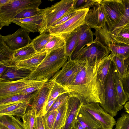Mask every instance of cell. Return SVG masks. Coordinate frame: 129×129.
<instances>
[{
    "mask_svg": "<svg viewBox=\"0 0 129 129\" xmlns=\"http://www.w3.org/2000/svg\"><path fill=\"white\" fill-rule=\"evenodd\" d=\"M104 58L90 63H79V70L74 80L65 87L70 95L78 98L82 104L94 102L101 106L104 103V87L98 76Z\"/></svg>",
    "mask_w": 129,
    "mask_h": 129,
    "instance_id": "cell-1",
    "label": "cell"
},
{
    "mask_svg": "<svg viewBox=\"0 0 129 129\" xmlns=\"http://www.w3.org/2000/svg\"><path fill=\"white\" fill-rule=\"evenodd\" d=\"M69 57L66 54L65 45L47 54L37 68L32 72L28 79L37 81H48L63 67Z\"/></svg>",
    "mask_w": 129,
    "mask_h": 129,
    "instance_id": "cell-2",
    "label": "cell"
},
{
    "mask_svg": "<svg viewBox=\"0 0 129 129\" xmlns=\"http://www.w3.org/2000/svg\"><path fill=\"white\" fill-rule=\"evenodd\" d=\"M77 119L84 122L90 129H113L116 123L113 117L99 103L94 102L82 104Z\"/></svg>",
    "mask_w": 129,
    "mask_h": 129,
    "instance_id": "cell-3",
    "label": "cell"
},
{
    "mask_svg": "<svg viewBox=\"0 0 129 129\" xmlns=\"http://www.w3.org/2000/svg\"><path fill=\"white\" fill-rule=\"evenodd\" d=\"M75 0H62L50 7L41 9L43 16L39 30L40 34L46 31L56 21L73 9Z\"/></svg>",
    "mask_w": 129,
    "mask_h": 129,
    "instance_id": "cell-4",
    "label": "cell"
},
{
    "mask_svg": "<svg viewBox=\"0 0 129 129\" xmlns=\"http://www.w3.org/2000/svg\"><path fill=\"white\" fill-rule=\"evenodd\" d=\"M42 3L41 0H12L0 7V29L4 26H9L15 16L23 10L39 8Z\"/></svg>",
    "mask_w": 129,
    "mask_h": 129,
    "instance_id": "cell-5",
    "label": "cell"
},
{
    "mask_svg": "<svg viewBox=\"0 0 129 129\" xmlns=\"http://www.w3.org/2000/svg\"><path fill=\"white\" fill-rule=\"evenodd\" d=\"M116 68L112 60L105 81L104 87V102L101 105L104 110L113 117L123 108L118 103L116 98L114 84Z\"/></svg>",
    "mask_w": 129,
    "mask_h": 129,
    "instance_id": "cell-6",
    "label": "cell"
},
{
    "mask_svg": "<svg viewBox=\"0 0 129 129\" xmlns=\"http://www.w3.org/2000/svg\"><path fill=\"white\" fill-rule=\"evenodd\" d=\"M110 52L107 46L94 40L70 58L79 63H86L101 60L109 55Z\"/></svg>",
    "mask_w": 129,
    "mask_h": 129,
    "instance_id": "cell-7",
    "label": "cell"
},
{
    "mask_svg": "<svg viewBox=\"0 0 129 129\" xmlns=\"http://www.w3.org/2000/svg\"><path fill=\"white\" fill-rule=\"evenodd\" d=\"M94 41L99 42L107 46L111 53L121 58H129V44L114 41L111 37L106 25L103 27L95 29Z\"/></svg>",
    "mask_w": 129,
    "mask_h": 129,
    "instance_id": "cell-8",
    "label": "cell"
},
{
    "mask_svg": "<svg viewBox=\"0 0 129 129\" xmlns=\"http://www.w3.org/2000/svg\"><path fill=\"white\" fill-rule=\"evenodd\" d=\"M89 9L78 10L73 17L64 23L49 28L46 32L50 34L65 39L77 28L85 24V18Z\"/></svg>",
    "mask_w": 129,
    "mask_h": 129,
    "instance_id": "cell-9",
    "label": "cell"
},
{
    "mask_svg": "<svg viewBox=\"0 0 129 129\" xmlns=\"http://www.w3.org/2000/svg\"><path fill=\"white\" fill-rule=\"evenodd\" d=\"M106 22L109 30L114 28L119 22L125 12L123 0H100Z\"/></svg>",
    "mask_w": 129,
    "mask_h": 129,
    "instance_id": "cell-10",
    "label": "cell"
},
{
    "mask_svg": "<svg viewBox=\"0 0 129 129\" xmlns=\"http://www.w3.org/2000/svg\"><path fill=\"white\" fill-rule=\"evenodd\" d=\"M79 69V63L69 57L61 69L48 81L55 82L64 87L67 86L74 81Z\"/></svg>",
    "mask_w": 129,
    "mask_h": 129,
    "instance_id": "cell-11",
    "label": "cell"
},
{
    "mask_svg": "<svg viewBox=\"0 0 129 129\" xmlns=\"http://www.w3.org/2000/svg\"><path fill=\"white\" fill-rule=\"evenodd\" d=\"M38 82L29 80L28 77L17 81H0V99L16 95Z\"/></svg>",
    "mask_w": 129,
    "mask_h": 129,
    "instance_id": "cell-12",
    "label": "cell"
},
{
    "mask_svg": "<svg viewBox=\"0 0 129 129\" xmlns=\"http://www.w3.org/2000/svg\"><path fill=\"white\" fill-rule=\"evenodd\" d=\"M0 38L10 49L14 51L28 45L32 40L29 36V33L22 28L12 34L6 36L0 35Z\"/></svg>",
    "mask_w": 129,
    "mask_h": 129,
    "instance_id": "cell-13",
    "label": "cell"
},
{
    "mask_svg": "<svg viewBox=\"0 0 129 129\" xmlns=\"http://www.w3.org/2000/svg\"><path fill=\"white\" fill-rule=\"evenodd\" d=\"M100 1V0L96 5L89 9L85 16V24L90 28H100L106 25L105 16Z\"/></svg>",
    "mask_w": 129,
    "mask_h": 129,
    "instance_id": "cell-14",
    "label": "cell"
},
{
    "mask_svg": "<svg viewBox=\"0 0 129 129\" xmlns=\"http://www.w3.org/2000/svg\"><path fill=\"white\" fill-rule=\"evenodd\" d=\"M49 92V86L46 82L33 94L30 108L35 110L37 117L40 115H45Z\"/></svg>",
    "mask_w": 129,
    "mask_h": 129,
    "instance_id": "cell-15",
    "label": "cell"
},
{
    "mask_svg": "<svg viewBox=\"0 0 129 129\" xmlns=\"http://www.w3.org/2000/svg\"><path fill=\"white\" fill-rule=\"evenodd\" d=\"M82 104L78 98L70 95L67 102L66 122L61 129H72L73 127Z\"/></svg>",
    "mask_w": 129,
    "mask_h": 129,
    "instance_id": "cell-16",
    "label": "cell"
},
{
    "mask_svg": "<svg viewBox=\"0 0 129 129\" xmlns=\"http://www.w3.org/2000/svg\"><path fill=\"white\" fill-rule=\"evenodd\" d=\"M43 17L41 14L28 18L15 19L12 23L20 26L28 33L39 32Z\"/></svg>",
    "mask_w": 129,
    "mask_h": 129,
    "instance_id": "cell-17",
    "label": "cell"
},
{
    "mask_svg": "<svg viewBox=\"0 0 129 129\" xmlns=\"http://www.w3.org/2000/svg\"><path fill=\"white\" fill-rule=\"evenodd\" d=\"M30 102H22L0 105V116H14L22 118Z\"/></svg>",
    "mask_w": 129,
    "mask_h": 129,
    "instance_id": "cell-18",
    "label": "cell"
},
{
    "mask_svg": "<svg viewBox=\"0 0 129 129\" xmlns=\"http://www.w3.org/2000/svg\"><path fill=\"white\" fill-rule=\"evenodd\" d=\"M47 53L45 51L39 52L29 59L21 61H11L8 67L26 69L33 72L37 68L45 57Z\"/></svg>",
    "mask_w": 129,
    "mask_h": 129,
    "instance_id": "cell-19",
    "label": "cell"
},
{
    "mask_svg": "<svg viewBox=\"0 0 129 129\" xmlns=\"http://www.w3.org/2000/svg\"><path fill=\"white\" fill-rule=\"evenodd\" d=\"M30 70L9 66L0 76V81H11L19 80L28 77L32 72Z\"/></svg>",
    "mask_w": 129,
    "mask_h": 129,
    "instance_id": "cell-20",
    "label": "cell"
},
{
    "mask_svg": "<svg viewBox=\"0 0 129 129\" xmlns=\"http://www.w3.org/2000/svg\"><path fill=\"white\" fill-rule=\"evenodd\" d=\"M94 33L88 26L85 24L81 26L76 45L71 57L87 45L92 43L94 41Z\"/></svg>",
    "mask_w": 129,
    "mask_h": 129,
    "instance_id": "cell-21",
    "label": "cell"
},
{
    "mask_svg": "<svg viewBox=\"0 0 129 129\" xmlns=\"http://www.w3.org/2000/svg\"><path fill=\"white\" fill-rule=\"evenodd\" d=\"M38 52L35 50L31 43L26 46L15 51L12 62L17 61L29 59Z\"/></svg>",
    "mask_w": 129,
    "mask_h": 129,
    "instance_id": "cell-22",
    "label": "cell"
},
{
    "mask_svg": "<svg viewBox=\"0 0 129 129\" xmlns=\"http://www.w3.org/2000/svg\"><path fill=\"white\" fill-rule=\"evenodd\" d=\"M122 79L116 69L114 76V84L116 98L119 104L123 106L128 100V99L123 89Z\"/></svg>",
    "mask_w": 129,
    "mask_h": 129,
    "instance_id": "cell-23",
    "label": "cell"
},
{
    "mask_svg": "<svg viewBox=\"0 0 129 129\" xmlns=\"http://www.w3.org/2000/svg\"><path fill=\"white\" fill-rule=\"evenodd\" d=\"M109 30L111 37L114 41L129 44V26Z\"/></svg>",
    "mask_w": 129,
    "mask_h": 129,
    "instance_id": "cell-24",
    "label": "cell"
},
{
    "mask_svg": "<svg viewBox=\"0 0 129 129\" xmlns=\"http://www.w3.org/2000/svg\"><path fill=\"white\" fill-rule=\"evenodd\" d=\"M81 27L73 32L65 39V52L66 55L69 57H71L75 49Z\"/></svg>",
    "mask_w": 129,
    "mask_h": 129,
    "instance_id": "cell-25",
    "label": "cell"
},
{
    "mask_svg": "<svg viewBox=\"0 0 129 129\" xmlns=\"http://www.w3.org/2000/svg\"><path fill=\"white\" fill-rule=\"evenodd\" d=\"M52 36L48 32H44L32 40L31 43L37 52L44 51L45 46Z\"/></svg>",
    "mask_w": 129,
    "mask_h": 129,
    "instance_id": "cell-26",
    "label": "cell"
},
{
    "mask_svg": "<svg viewBox=\"0 0 129 129\" xmlns=\"http://www.w3.org/2000/svg\"><path fill=\"white\" fill-rule=\"evenodd\" d=\"M0 124L9 129H25L23 123L18 119L12 116H0Z\"/></svg>",
    "mask_w": 129,
    "mask_h": 129,
    "instance_id": "cell-27",
    "label": "cell"
},
{
    "mask_svg": "<svg viewBox=\"0 0 129 129\" xmlns=\"http://www.w3.org/2000/svg\"><path fill=\"white\" fill-rule=\"evenodd\" d=\"M47 83L50 90L48 102L57 98L62 94L68 93L65 87L55 82L48 81Z\"/></svg>",
    "mask_w": 129,
    "mask_h": 129,
    "instance_id": "cell-28",
    "label": "cell"
},
{
    "mask_svg": "<svg viewBox=\"0 0 129 129\" xmlns=\"http://www.w3.org/2000/svg\"><path fill=\"white\" fill-rule=\"evenodd\" d=\"M112 59L117 70L121 77L123 78L128 71L129 58L125 59L112 54Z\"/></svg>",
    "mask_w": 129,
    "mask_h": 129,
    "instance_id": "cell-29",
    "label": "cell"
},
{
    "mask_svg": "<svg viewBox=\"0 0 129 129\" xmlns=\"http://www.w3.org/2000/svg\"><path fill=\"white\" fill-rule=\"evenodd\" d=\"M67 102V100L58 109L56 119L52 129H61L64 125L66 117Z\"/></svg>",
    "mask_w": 129,
    "mask_h": 129,
    "instance_id": "cell-30",
    "label": "cell"
},
{
    "mask_svg": "<svg viewBox=\"0 0 129 129\" xmlns=\"http://www.w3.org/2000/svg\"><path fill=\"white\" fill-rule=\"evenodd\" d=\"M65 39L61 37L52 35L45 46L44 50L47 53L61 48L65 45Z\"/></svg>",
    "mask_w": 129,
    "mask_h": 129,
    "instance_id": "cell-31",
    "label": "cell"
},
{
    "mask_svg": "<svg viewBox=\"0 0 129 129\" xmlns=\"http://www.w3.org/2000/svg\"><path fill=\"white\" fill-rule=\"evenodd\" d=\"M33 94L27 95L17 94L6 98L0 99V105L9 104L22 102H30Z\"/></svg>",
    "mask_w": 129,
    "mask_h": 129,
    "instance_id": "cell-32",
    "label": "cell"
},
{
    "mask_svg": "<svg viewBox=\"0 0 129 129\" xmlns=\"http://www.w3.org/2000/svg\"><path fill=\"white\" fill-rule=\"evenodd\" d=\"M14 51L8 46L0 38V61L10 62L12 61Z\"/></svg>",
    "mask_w": 129,
    "mask_h": 129,
    "instance_id": "cell-33",
    "label": "cell"
},
{
    "mask_svg": "<svg viewBox=\"0 0 129 129\" xmlns=\"http://www.w3.org/2000/svg\"><path fill=\"white\" fill-rule=\"evenodd\" d=\"M37 117L35 109L30 108L22 117L25 129H33Z\"/></svg>",
    "mask_w": 129,
    "mask_h": 129,
    "instance_id": "cell-34",
    "label": "cell"
},
{
    "mask_svg": "<svg viewBox=\"0 0 129 129\" xmlns=\"http://www.w3.org/2000/svg\"><path fill=\"white\" fill-rule=\"evenodd\" d=\"M99 0H75L73 9L78 11L83 9H89L96 4Z\"/></svg>",
    "mask_w": 129,
    "mask_h": 129,
    "instance_id": "cell-35",
    "label": "cell"
},
{
    "mask_svg": "<svg viewBox=\"0 0 129 129\" xmlns=\"http://www.w3.org/2000/svg\"><path fill=\"white\" fill-rule=\"evenodd\" d=\"M41 14V9L39 8L25 9L16 16L14 19H21Z\"/></svg>",
    "mask_w": 129,
    "mask_h": 129,
    "instance_id": "cell-36",
    "label": "cell"
},
{
    "mask_svg": "<svg viewBox=\"0 0 129 129\" xmlns=\"http://www.w3.org/2000/svg\"><path fill=\"white\" fill-rule=\"evenodd\" d=\"M125 7V12L119 23L113 29L125 26H129V0H123Z\"/></svg>",
    "mask_w": 129,
    "mask_h": 129,
    "instance_id": "cell-37",
    "label": "cell"
},
{
    "mask_svg": "<svg viewBox=\"0 0 129 129\" xmlns=\"http://www.w3.org/2000/svg\"><path fill=\"white\" fill-rule=\"evenodd\" d=\"M69 95L70 94L68 93H66L58 96L45 116L47 115L54 110H58L60 106L67 100Z\"/></svg>",
    "mask_w": 129,
    "mask_h": 129,
    "instance_id": "cell-38",
    "label": "cell"
},
{
    "mask_svg": "<svg viewBox=\"0 0 129 129\" xmlns=\"http://www.w3.org/2000/svg\"><path fill=\"white\" fill-rule=\"evenodd\" d=\"M115 125L114 129H129V114L122 113Z\"/></svg>",
    "mask_w": 129,
    "mask_h": 129,
    "instance_id": "cell-39",
    "label": "cell"
},
{
    "mask_svg": "<svg viewBox=\"0 0 129 129\" xmlns=\"http://www.w3.org/2000/svg\"><path fill=\"white\" fill-rule=\"evenodd\" d=\"M58 112V110H54L45 116V129H52L54 124Z\"/></svg>",
    "mask_w": 129,
    "mask_h": 129,
    "instance_id": "cell-40",
    "label": "cell"
},
{
    "mask_svg": "<svg viewBox=\"0 0 129 129\" xmlns=\"http://www.w3.org/2000/svg\"><path fill=\"white\" fill-rule=\"evenodd\" d=\"M47 81V80L38 81L33 85L21 91L17 94L27 95L30 94L37 91Z\"/></svg>",
    "mask_w": 129,
    "mask_h": 129,
    "instance_id": "cell-41",
    "label": "cell"
},
{
    "mask_svg": "<svg viewBox=\"0 0 129 129\" xmlns=\"http://www.w3.org/2000/svg\"><path fill=\"white\" fill-rule=\"evenodd\" d=\"M78 11L72 10L55 22L50 27L57 26L64 23L74 16Z\"/></svg>",
    "mask_w": 129,
    "mask_h": 129,
    "instance_id": "cell-42",
    "label": "cell"
},
{
    "mask_svg": "<svg viewBox=\"0 0 129 129\" xmlns=\"http://www.w3.org/2000/svg\"><path fill=\"white\" fill-rule=\"evenodd\" d=\"M45 115H40L37 117L33 129H45Z\"/></svg>",
    "mask_w": 129,
    "mask_h": 129,
    "instance_id": "cell-43",
    "label": "cell"
},
{
    "mask_svg": "<svg viewBox=\"0 0 129 129\" xmlns=\"http://www.w3.org/2000/svg\"><path fill=\"white\" fill-rule=\"evenodd\" d=\"M122 84L124 91L129 100V71L122 78Z\"/></svg>",
    "mask_w": 129,
    "mask_h": 129,
    "instance_id": "cell-44",
    "label": "cell"
},
{
    "mask_svg": "<svg viewBox=\"0 0 129 129\" xmlns=\"http://www.w3.org/2000/svg\"><path fill=\"white\" fill-rule=\"evenodd\" d=\"M57 98L52 100L48 102L45 108L46 114L52 106L53 103L56 100Z\"/></svg>",
    "mask_w": 129,
    "mask_h": 129,
    "instance_id": "cell-45",
    "label": "cell"
},
{
    "mask_svg": "<svg viewBox=\"0 0 129 129\" xmlns=\"http://www.w3.org/2000/svg\"><path fill=\"white\" fill-rule=\"evenodd\" d=\"M74 127L76 129H84L77 119L75 122Z\"/></svg>",
    "mask_w": 129,
    "mask_h": 129,
    "instance_id": "cell-46",
    "label": "cell"
},
{
    "mask_svg": "<svg viewBox=\"0 0 129 129\" xmlns=\"http://www.w3.org/2000/svg\"><path fill=\"white\" fill-rule=\"evenodd\" d=\"M7 67L4 65L0 64V76L3 74Z\"/></svg>",
    "mask_w": 129,
    "mask_h": 129,
    "instance_id": "cell-47",
    "label": "cell"
},
{
    "mask_svg": "<svg viewBox=\"0 0 129 129\" xmlns=\"http://www.w3.org/2000/svg\"><path fill=\"white\" fill-rule=\"evenodd\" d=\"M12 0H0V7H2L7 4Z\"/></svg>",
    "mask_w": 129,
    "mask_h": 129,
    "instance_id": "cell-48",
    "label": "cell"
},
{
    "mask_svg": "<svg viewBox=\"0 0 129 129\" xmlns=\"http://www.w3.org/2000/svg\"><path fill=\"white\" fill-rule=\"evenodd\" d=\"M124 107L125 112L129 114V101L125 103Z\"/></svg>",
    "mask_w": 129,
    "mask_h": 129,
    "instance_id": "cell-49",
    "label": "cell"
},
{
    "mask_svg": "<svg viewBox=\"0 0 129 129\" xmlns=\"http://www.w3.org/2000/svg\"><path fill=\"white\" fill-rule=\"evenodd\" d=\"M0 129H9L3 125L0 124Z\"/></svg>",
    "mask_w": 129,
    "mask_h": 129,
    "instance_id": "cell-50",
    "label": "cell"
},
{
    "mask_svg": "<svg viewBox=\"0 0 129 129\" xmlns=\"http://www.w3.org/2000/svg\"><path fill=\"white\" fill-rule=\"evenodd\" d=\"M72 129H76V128L74 127H73Z\"/></svg>",
    "mask_w": 129,
    "mask_h": 129,
    "instance_id": "cell-51",
    "label": "cell"
},
{
    "mask_svg": "<svg viewBox=\"0 0 129 129\" xmlns=\"http://www.w3.org/2000/svg\"><path fill=\"white\" fill-rule=\"evenodd\" d=\"M128 71H129V67L128 70Z\"/></svg>",
    "mask_w": 129,
    "mask_h": 129,
    "instance_id": "cell-52",
    "label": "cell"
}]
</instances>
